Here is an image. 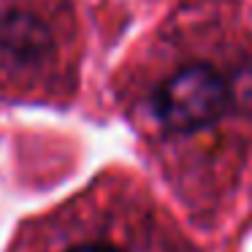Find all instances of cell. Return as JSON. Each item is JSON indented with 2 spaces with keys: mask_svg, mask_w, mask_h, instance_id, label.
<instances>
[{
  "mask_svg": "<svg viewBox=\"0 0 252 252\" xmlns=\"http://www.w3.org/2000/svg\"><path fill=\"white\" fill-rule=\"evenodd\" d=\"M252 114V60L171 57L144 93V117L165 144H203Z\"/></svg>",
  "mask_w": 252,
  "mask_h": 252,
  "instance_id": "cell-1",
  "label": "cell"
},
{
  "mask_svg": "<svg viewBox=\"0 0 252 252\" xmlns=\"http://www.w3.org/2000/svg\"><path fill=\"white\" fill-rule=\"evenodd\" d=\"M60 57V28L35 0H3L0 65L8 76H41Z\"/></svg>",
  "mask_w": 252,
  "mask_h": 252,
  "instance_id": "cell-2",
  "label": "cell"
},
{
  "mask_svg": "<svg viewBox=\"0 0 252 252\" xmlns=\"http://www.w3.org/2000/svg\"><path fill=\"white\" fill-rule=\"evenodd\" d=\"M57 217L41 225V252H144V239L133 230H111L109 220L93 217L87 203L63 206Z\"/></svg>",
  "mask_w": 252,
  "mask_h": 252,
  "instance_id": "cell-3",
  "label": "cell"
}]
</instances>
